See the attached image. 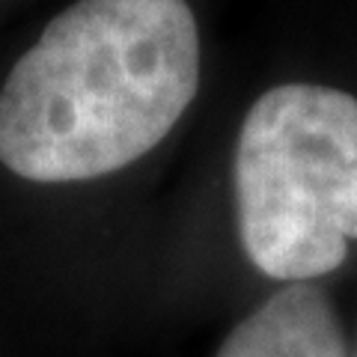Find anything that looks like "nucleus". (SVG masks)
<instances>
[{
  "mask_svg": "<svg viewBox=\"0 0 357 357\" xmlns=\"http://www.w3.org/2000/svg\"><path fill=\"white\" fill-rule=\"evenodd\" d=\"M199 86L185 0H77L0 89V164L30 182H86L152 152Z\"/></svg>",
  "mask_w": 357,
  "mask_h": 357,
  "instance_id": "obj_1",
  "label": "nucleus"
},
{
  "mask_svg": "<svg viewBox=\"0 0 357 357\" xmlns=\"http://www.w3.org/2000/svg\"><path fill=\"white\" fill-rule=\"evenodd\" d=\"M236 215L244 253L274 280L331 274L357 241V98L321 84H280L241 122Z\"/></svg>",
  "mask_w": 357,
  "mask_h": 357,
  "instance_id": "obj_2",
  "label": "nucleus"
},
{
  "mask_svg": "<svg viewBox=\"0 0 357 357\" xmlns=\"http://www.w3.org/2000/svg\"><path fill=\"white\" fill-rule=\"evenodd\" d=\"M215 357H349L325 289L289 283L227 333Z\"/></svg>",
  "mask_w": 357,
  "mask_h": 357,
  "instance_id": "obj_3",
  "label": "nucleus"
},
{
  "mask_svg": "<svg viewBox=\"0 0 357 357\" xmlns=\"http://www.w3.org/2000/svg\"><path fill=\"white\" fill-rule=\"evenodd\" d=\"M354 357H357V354H354Z\"/></svg>",
  "mask_w": 357,
  "mask_h": 357,
  "instance_id": "obj_4",
  "label": "nucleus"
}]
</instances>
